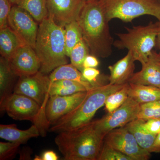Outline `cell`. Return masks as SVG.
Returning a JSON list of instances; mask_svg holds the SVG:
<instances>
[{
    "label": "cell",
    "instance_id": "obj_23",
    "mask_svg": "<svg viewBox=\"0 0 160 160\" xmlns=\"http://www.w3.org/2000/svg\"><path fill=\"white\" fill-rule=\"evenodd\" d=\"M88 91L84 86L74 81L60 80L50 82L49 89V96L54 95H69L80 92Z\"/></svg>",
    "mask_w": 160,
    "mask_h": 160
},
{
    "label": "cell",
    "instance_id": "obj_18",
    "mask_svg": "<svg viewBox=\"0 0 160 160\" xmlns=\"http://www.w3.org/2000/svg\"><path fill=\"white\" fill-rule=\"evenodd\" d=\"M143 119L137 118L125 127L132 133L140 147L149 153L156 152L154 144L157 135L152 134L146 131L143 127Z\"/></svg>",
    "mask_w": 160,
    "mask_h": 160
},
{
    "label": "cell",
    "instance_id": "obj_25",
    "mask_svg": "<svg viewBox=\"0 0 160 160\" xmlns=\"http://www.w3.org/2000/svg\"><path fill=\"white\" fill-rule=\"evenodd\" d=\"M64 28L66 53L69 58L72 49L82 39V33L78 21L67 24Z\"/></svg>",
    "mask_w": 160,
    "mask_h": 160
},
{
    "label": "cell",
    "instance_id": "obj_8",
    "mask_svg": "<svg viewBox=\"0 0 160 160\" xmlns=\"http://www.w3.org/2000/svg\"><path fill=\"white\" fill-rule=\"evenodd\" d=\"M140 104L132 98H128L122 106L112 112L94 121L95 127L101 134L106 137L108 133L117 128L126 126L137 118Z\"/></svg>",
    "mask_w": 160,
    "mask_h": 160
},
{
    "label": "cell",
    "instance_id": "obj_31",
    "mask_svg": "<svg viewBox=\"0 0 160 160\" xmlns=\"http://www.w3.org/2000/svg\"><path fill=\"white\" fill-rule=\"evenodd\" d=\"M12 5L10 0H0V29L8 26V18Z\"/></svg>",
    "mask_w": 160,
    "mask_h": 160
},
{
    "label": "cell",
    "instance_id": "obj_13",
    "mask_svg": "<svg viewBox=\"0 0 160 160\" xmlns=\"http://www.w3.org/2000/svg\"><path fill=\"white\" fill-rule=\"evenodd\" d=\"M48 17L59 26L78 21L85 2L83 0H47Z\"/></svg>",
    "mask_w": 160,
    "mask_h": 160
},
{
    "label": "cell",
    "instance_id": "obj_29",
    "mask_svg": "<svg viewBox=\"0 0 160 160\" xmlns=\"http://www.w3.org/2000/svg\"><path fill=\"white\" fill-rule=\"evenodd\" d=\"M98 160H132L128 156L104 142Z\"/></svg>",
    "mask_w": 160,
    "mask_h": 160
},
{
    "label": "cell",
    "instance_id": "obj_15",
    "mask_svg": "<svg viewBox=\"0 0 160 160\" xmlns=\"http://www.w3.org/2000/svg\"><path fill=\"white\" fill-rule=\"evenodd\" d=\"M140 71L134 73L129 83L160 88V52L152 51Z\"/></svg>",
    "mask_w": 160,
    "mask_h": 160
},
{
    "label": "cell",
    "instance_id": "obj_17",
    "mask_svg": "<svg viewBox=\"0 0 160 160\" xmlns=\"http://www.w3.org/2000/svg\"><path fill=\"white\" fill-rule=\"evenodd\" d=\"M40 135L39 130L34 124L26 130L18 129L14 124L0 125V138L9 142L18 143L22 145L30 139Z\"/></svg>",
    "mask_w": 160,
    "mask_h": 160
},
{
    "label": "cell",
    "instance_id": "obj_7",
    "mask_svg": "<svg viewBox=\"0 0 160 160\" xmlns=\"http://www.w3.org/2000/svg\"><path fill=\"white\" fill-rule=\"evenodd\" d=\"M109 21L118 19L126 22L136 18L150 15L160 22V2L159 0H102Z\"/></svg>",
    "mask_w": 160,
    "mask_h": 160
},
{
    "label": "cell",
    "instance_id": "obj_2",
    "mask_svg": "<svg viewBox=\"0 0 160 160\" xmlns=\"http://www.w3.org/2000/svg\"><path fill=\"white\" fill-rule=\"evenodd\" d=\"M58 133L55 142L65 160H98L105 136L96 129L94 121Z\"/></svg>",
    "mask_w": 160,
    "mask_h": 160
},
{
    "label": "cell",
    "instance_id": "obj_11",
    "mask_svg": "<svg viewBox=\"0 0 160 160\" xmlns=\"http://www.w3.org/2000/svg\"><path fill=\"white\" fill-rule=\"evenodd\" d=\"M37 22L25 9L13 5L8 18V26L26 45L34 49L39 26Z\"/></svg>",
    "mask_w": 160,
    "mask_h": 160
},
{
    "label": "cell",
    "instance_id": "obj_9",
    "mask_svg": "<svg viewBox=\"0 0 160 160\" xmlns=\"http://www.w3.org/2000/svg\"><path fill=\"white\" fill-rule=\"evenodd\" d=\"M104 142L132 160H147L150 158V153L140 147L133 135L125 126L109 132L105 137Z\"/></svg>",
    "mask_w": 160,
    "mask_h": 160
},
{
    "label": "cell",
    "instance_id": "obj_39",
    "mask_svg": "<svg viewBox=\"0 0 160 160\" xmlns=\"http://www.w3.org/2000/svg\"><path fill=\"white\" fill-rule=\"evenodd\" d=\"M85 2H89V1H92V0H83Z\"/></svg>",
    "mask_w": 160,
    "mask_h": 160
},
{
    "label": "cell",
    "instance_id": "obj_4",
    "mask_svg": "<svg viewBox=\"0 0 160 160\" xmlns=\"http://www.w3.org/2000/svg\"><path fill=\"white\" fill-rule=\"evenodd\" d=\"M125 85L109 83L96 86L88 90L83 102L75 109L57 121L49 128V131L57 132L69 131L90 122L97 111L105 106L109 95L121 89Z\"/></svg>",
    "mask_w": 160,
    "mask_h": 160
},
{
    "label": "cell",
    "instance_id": "obj_30",
    "mask_svg": "<svg viewBox=\"0 0 160 160\" xmlns=\"http://www.w3.org/2000/svg\"><path fill=\"white\" fill-rule=\"evenodd\" d=\"M21 144L20 143L9 142H0V160L9 159L12 158L18 151Z\"/></svg>",
    "mask_w": 160,
    "mask_h": 160
},
{
    "label": "cell",
    "instance_id": "obj_16",
    "mask_svg": "<svg viewBox=\"0 0 160 160\" xmlns=\"http://www.w3.org/2000/svg\"><path fill=\"white\" fill-rule=\"evenodd\" d=\"M131 52L118 61L113 65L108 67L110 75L108 78L109 84L123 85L129 83V80L134 74V62Z\"/></svg>",
    "mask_w": 160,
    "mask_h": 160
},
{
    "label": "cell",
    "instance_id": "obj_12",
    "mask_svg": "<svg viewBox=\"0 0 160 160\" xmlns=\"http://www.w3.org/2000/svg\"><path fill=\"white\" fill-rule=\"evenodd\" d=\"M88 91L69 95L50 96L46 108V116L51 125L75 109L86 97Z\"/></svg>",
    "mask_w": 160,
    "mask_h": 160
},
{
    "label": "cell",
    "instance_id": "obj_6",
    "mask_svg": "<svg viewBox=\"0 0 160 160\" xmlns=\"http://www.w3.org/2000/svg\"><path fill=\"white\" fill-rule=\"evenodd\" d=\"M1 111H5L13 119L29 121L44 137L50 124L46 116V108L31 98L19 93H12L0 103Z\"/></svg>",
    "mask_w": 160,
    "mask_h": 160
},
{
    "label": "cell",
    "instance_id": "obj_22",
    "mask_svg": "<svg viewBox=\"0 0 160 160\" xmlns=\"http://www.w3.org/2000/svg\"><path fill=\"white\" fill-rule=\"evenodd\" d=\"M16 76L13 73L9 64V60L1 57L0 58V103L7 96L12 93L14 78Z\"/></svg>",
    "mask_w": 160,
    "mask_h": 160
},
{
    "label": "cell",
    "instance_id": "obj_3",
    "mask_svg": "<svg viewBox=\"0 0 160 160\" xmlns=\"http://www.w3.org/2000/svg\"><path fill=\"white\" fill-rule=\"evenodd\" d=\"M34 50L40 61L39 72L44 74H49L59 66L68 64L65 28L48 16L39 23Z\"/></svg>",
    "mask_w": 160,
    "mask_h": 160
},
{
    "label": "cell",
    "instance_id": "obj_27",
    "mask_svg": "<svg viewBox=\"0 0 160 160\" xmlns=\"http://www.w3.org/2000/svg\"><path fill=\"white\" fill-rule=\"evenodd\" d=\"M89 54V48L82 39L72 49L69 57L71 64L82 72L84 69V60Z\"/></svg>",
    "mask_w": 160,
    "mask_h": 160
},
{
    "label": "cell",
    "instance_id": "obj_20",
    "mask_svg": "<svg viewBox=\"0 0 160 160\" xmlns=\"http://www.w3.org/2000/svg\"><path fill=\"white\" fill-rule=\"evenodd\" d=\"M49 78L50 82L60 80H71L77 82L85 86L88 91L96 87L86 81L82 72L71 64L59 66L52 72Z\"/></svg>",
    "mask_w": 160,
    "mask_h": 160
},
{
    "label": "cell",
    "instance_id": "obj_1",
    "mask_svg": "<svg viewBox=\"0 0 160 160\" xmlns=\"http://www.w3.org/2000/svg\"><path fill=\"white\" fill-rule=\"evenodd\" d=\"M78 22L90 54L103 58L110 56L113 40L102 0L85 2Z\"/></svg>",
    "mask_w": 160,
    "mask_h": 160
},
{
    "label": "cell",
    "instance_id": "obj_38",
    "mask_svg": "<svg viewBox=\"0 0 160 160\" xmlns=\"http://www.w3.org/2000/svg\"><path fill=\"white\" fill-rule=\"evenodd\" d=\"M21 0H10V2H11V4L13 6L14 5H17L18 3Z\"/></svg>",
    "mask_w": 160,
    "mask_h": 160
},
{
    "label": "cell",
    "instance_id": "obj_26",
    "mask_svg": "<svg viewBox=\"0 0 160 160\" xmlns=\"http://www.w3.org/2000/svg\"><path fill=\"white\" fill-rule=\"evenodd\" d=\"M129 83H126L122 88L109 95L105 103V108L109 113L112 112L126 102L128 98Z\"/></svg>",
    "mask_w": 160,
    "mask_h": 160
},
{
    "label": "cell",
    "instance_id": "obj_21",
    "mask_svg": "<svg viewBox=\"0 0 160 160\" xmlns=\"http://www.w3.org/2000/svg\"><path fill=\"white\" fill-rule=\"evenodd\" d=\"M128 95L140 104L160 100V88L148 85L129 83Z\"/></svg>",
    "mask_w": 160,
    "mask_h": 160
},
{
    "label": "cell",
    "instance_id": "obj_34",
    "mask_svg": "<svg viewBox=\"0 0 160 160\" xmlns=\"http://www.w3.org/2000/svg\"><path fill=\"white\" fill-rule=\"evenodd\" d=\"M99 65V61L98 58L93 55L89 54L86 57L83 62V67L96 68Z\"/></svg>",
    "mask_w": 160,
    "mask_h": 160
},
{
    "label": "cell",
    "instance_id": "obj_10",
    "mask_svg": "<svg viewBox=\"0 0 160 160\" xmlns=\"http://www.w3.org/2000/svg\"><path fill=\"white\" fill-rule=\"evenodd\" d=\"M50 81L49 76L39 71L35 74L20 77L13 92L31 98L44 108H46L49 95Z\"/></svg>",
    "mask_w": 160,
    "mask_h": 160
},
{
    "label": "cell",
    "instance_id": "obj_28",
    "mask_svg": "<svg viewBox=\"0 0 160 160\" xmlns=\"http://www.w3.org/2000/svg\"><path fill=\"white\" fill-rule=\"evenodd\" d=\"M137 118L146 121L152 118L160 119V100L140 104Z\"/></svg>",
    "mask_w": 160,
    "mask_h": 160
},
{
    "label": "cell",
    "instance_id": "obj_14",
    "mask_svg": "<svg viewBox=\"0 0 160 160\" xmlns=\"http://www.w3.org/2000/svg\"><path fill=\"white\" fill-rule=\"evenodd\" d=\"M12 70L18 77L32 75L40 69V62L34 49L28 45L21 47L9 60Z\"/></svg>",
    "mask_w": 160,
    "mask_h": 160
},
{
    "label": "cell",
    "instance_id": "obj_37",
    "mask_svg": "<svg viewBox=\"0 0 160 160\" xmlns=\"http://www.w3.org/2000/svg\"><path fill=\"white\" fill-rule=\"evenodd\" d=\"M156 45H157L158 47L160 49V29L158 35L157 39Z\"/></svg>",
    "mask_w": 160,
    "mask_h": 160
},
{
    "label": "cell",
    "instance_id": "obj_5",
    "mask_svg": "<svg viewBox=\"0 0 160 160\" xmlns=\"http://www.w3.org/2000/svg\"><path fill=\"white\" fill-rule=\"evenodd\" d=\"M126 33H117L118 40L113 43L119 49L131 52L135 61L142 65L147 62L156 45L160 29V22H150L145 26L125 27Z\"/></svg>",
    "mask_w": 160,
    "mask_h": 160
},
{
    "label": "cell",
    "instance_id": "obj_19",
    "mask_svg": "<svg viewBox=\"0 0 160 160\" xmlns=\"http://www.w3.org/2000/svg\"><path fill=\"white\" fill-rule=\"evenodd\" d=\"M26 45L9 26L0 29V53L8 60L21 47Z\"/></svg>",
    "mask_w": 160,
    "mask_h": 160
},
{
    "label": "cell",
    "instance_id": "obj_35",
    "mask_svg": "<svg viewBox=\"0 0 160 160\" xmlns=\"http://www.w3.org/2000/svg\"><path fill=\"white\" fill-rule=\"evenodd\" d=\"M34 160H58V157L56 153L52 150L44 152L41 156H36Z\"/></svg>",
    "mask_w": 160,
    "mask_h": 160
},
{
    "label": "cell",
    "instance_id": "obj_36",
    "mask_svg": "<svg viewBox=\"0 0 160 160\" xmlns=\"http://www.w3.org/2000/svg\"><path fill=\"white\" fill-rule=\"evenodd\" d=\"M154 147L156 149V152L160 153V132L157 135L155 141Z\"/></svg>",
    "mask_w": 160,
    "mask_h": 160
},
{
    "label": "cell",
    "instance_id": "obj_33",
    "mask_svg": "<svg viewBox=\"0 0 160 160\" xmlns=\"http://www.w3.org/2000/svg\"><path fill=\"white\" fill-rule=\"evenodd\" d=\"M142 125L144 129L149 133L157 135L160 132V119L143 120Z\"/></svg>",
    "mask_w": 160,
    "mask_h": 160
},
{
    "label": "cell",
    "instance_id": "obj_32",
    "mask_svg": "<svg viewBox=\"0 0 160 160\" xmlns=\"http://www.w3.org/2000/svg\"><path fill=\"white\" fill-rule=\"evenodd\" d=\"M83 76L86 81L95 86L104 85L101 84L98 81L100 76V72L96 68H84L82 72Z\"/></svg>",
    "mask_w": 160,
    "mask_h": 160
},
{
    "label": "cell",
    "instance_id": "obj_24",
    "mask_svg": "<svg viewBox=\"0 0 160 160\" xmlns=\"http://www.w3.org/2000/svg\"><path fill=\"white\" fill-rule=\"evenodd\" d=\"M17 5L29 12L39 23L48 17L47 0H21Z\"/></svg>",
    "mask_w": 160,
    "mask_h": 160
}]
</instances>
